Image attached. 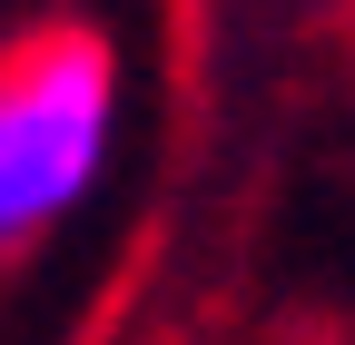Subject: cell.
Returning a JSON list of instances; mask_svg holds the SVG:
<instances>
[{"label":"cell","mask_w":355,"mask_h":345,"mask_svg":"<svg viewBox=\"0 0 355 345\" xmlns=\"http://www.w3.org/2000/svg\"><path fill=\"white\" fill-rule=\"evenodd\" d=\"M119 139V60L89 30H60L0 69V256L50 237L99 188Z\"/></svg>","instance_id":"6da1fadb"}]
</instances>
